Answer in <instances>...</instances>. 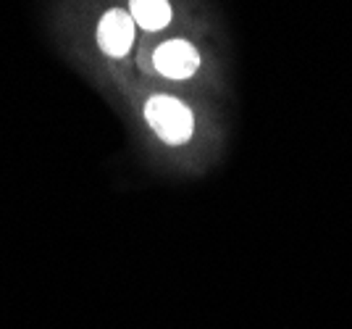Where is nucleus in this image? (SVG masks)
I'll use <instances>...</instances> for the list:
<instances>
[{"label":"nucleus","instance_id":"nucleus-1","mask_svg":"<svg viewBox=\"0 0 352 329\" xmlns=\"http://www.w3.org/2000/svg\"><path fill=\"white\" fill-rule=\"evenodd\" d=\"M145 121L166 145H184L195 132L192 111L171 95H153L145 103Z\"/></svg>","mask_w":352,"mask_h":329},{"label":"nucleus","instance_id":"nucleus-2","mask_svg":"<svg viewBox=\"0 0 352 329\" xmlns=\"http://www.w3.org/2000/svg\"><path fill=\"white\" fill-rule=\"evenodd\" d=\"M153 63H155L158 74H163L166 79H179L182 82V79H190V76L197 74L200 53L187 40H168L161 47H155Z\"/></svg>","mask_w":352,"mask_h":329},{"label":"nucleus","instance_id":"nucleus-3","mask_svg":"<svg viewBox=\"0 0 352 329\" xmlns=\"http://www.w3.org/2000/svg\"><path fill=\"white\" fill-rule=\"evenodd\" d=\"M134 19L129 11L111 8L98 24V45L111 59H124L134 45Z\"/></svg>","mask_w":352,"mask_h":329},{"label":"nucleus","instance_id":"nucleus-4","mask_svg":"<svg viewBox=\"0 0 352 329\" xmlns=\"http://www.w3.org/2000/svg\"><path fill=\"white\" fill-rule=\"evenodd\" d=\"M129 14L134 24L147 32H161L171 24L168 0H129Z\"/></svg>","mask_w":352,"mask_h":329}]
</instances>
